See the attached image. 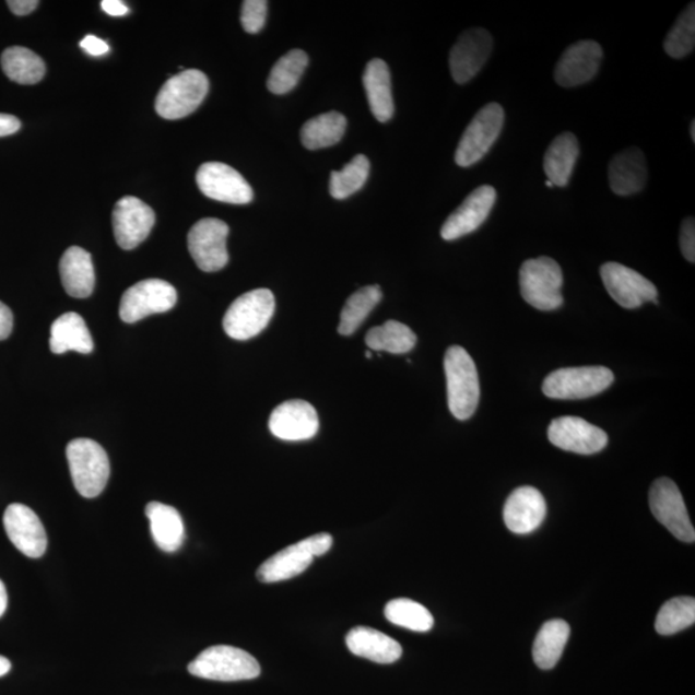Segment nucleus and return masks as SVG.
<instances>
[{"label":"nucleus","mask_w":695,"mask_h":695,"mask_svg":"<svg viewBox=\"0 0 695 695\" xmlns=\"http://www.w3.org/2000/svg\"><path fill=\"white\" fill-rule=\"evenodd\" d=\"M600 276L608 294L626 309H635L644 303H657L658 290L653 282L621 263L610 262L600 268Z\"/></svg>","instance_id":"obj_13"},{"label":"nucleus","mask_w":695,"mask_h":695,"mask_svg":"<svg viewBox=\"0 0 695 695\" xmlns=\"http://www.w3.org/2000/svg\"><path fill=\"white\" fill-rule=\"evenodd\" d=\"M209 92V79L200 70H185L173 76L158 92L156 113L166 120L184 119L197 111Z\"/></svg>","instance_id":"obj_6"},{"label":"nucleus","mask_w":695,"mask_h":695,"mask_svg":"<svg viewBox=\"0 0 695 695\" xmlns=\"http://www.w3.org/2000/svg\"><path fill=\"white\" fill-rule=\"evenodd\" d=\"M101 7H103V10L113 17L126 16V14L129 13L128 7L120 2V0H104V2L101 3Z\"/></svg>","instance_id":"obj_46"},{"label":"nucleus","mask_w":695,"mask_h":695,"mask_svg":"<svg viewBox=\"0 0 695 695\" xmlns=\"http://www.w3.org/2000/svg\"><path fill=\"white\" fill-rule=\"evenodd\" d=\"M519 284L521 296L533 308L554 310L562 307L563 272L554 259L526 260L520 268Z\"/></svg>","instance_id":"obj_4"},{"label":"nucleus","mask_w":695,"mask_h":695,"mask_svg":"<svg viewBox=\"0 0 695 695\" xmlns=\"http://www.w3.org/2000/svg\"><path fill=\"white\" fill-rule=\"evenodd\" d=\"M505 113L502 105L492 103L481 108L463 132L455 162L461 168H469L481 162L503 132Z\"/></svg>","instance_id":"obj_9"},{"label":"nucleus","mask_w":695,"mask_h":695,"mask_svg":"<svg viewBox=\"0 0 695 695\" xmlns=\"http://www.w3.org/2000/svg\"><path fill=\"white\" fill-rule=\"evenodd\" d=\"M7 604H9V596H7L5 586L2 579H0V617H2L7 611Z\"/></svg>","instance_id":"obj_47"},{"label":"nucleus","mask_w":695,"mask_h":695,"mask_svg":"<svg viewBox=\"0 0 695 695\" xmlns=\"http://www.w3.org/2000/svg\"><path fill=\"white\" fill-rule=\"evenodd\" d=\"M346 647L354 656L376 663H393L402 657L401 644L372 627L358 626L346 635Z\"/></svg>","instance_id":"obj_24"},{"label":"nucleus","mask_w":695,"mask_h":695,"mask_svg":"<svg viewBox=\"0 0 695 695\" xmlns=\"http://www.w3.org/2000/svg\"><path fill=\"white\" fill-rule=\"evenodd\" d=\"M494 48L492 35L482 27L469 28L460 35L450 52V70L453 81L466 84L486 64Z\"/></svg>","instance_id":"obj_15"},{"label":"nucleus","mask_w":695,"mask_h":695,"mask_svg":"<svg viewBox=\"0 0 695 695\" xmlns=\"http://www.w3.org/2000/svg\"><path fill=\"white\" fill-rule=\"evenodd\" d=\"M387 620L390 624L411 629L416 633H428L433 628L432 613L411 599H394L386 606Z\"/></svg>","instance_id":"obj_36"},{"label":"nucleus","mask_w":695,"mask_h":695,"mask_svg":"<svg viewBox=\"0 0 695 695\" xmlns=\"http://www.w3.org/2000/svg\"><path fill=\"white\" fill-rule=\"evenodd\" d=\"M268 3L264 0H246L243 3L242 24L249 34H258L264 27Z\"/></svg>","instance_id":"obj_40"},{"label":"nucleus","mask_w":695,"mask_h":695,"mask_svg":"<svg viewBox=\"0 0 695 695\" xmlns=\"http://www.w3.org/2000/svg\"><path fill=\"white\" fill-rule=\"evenodd\" d=\"M547 436L561 450L579 455L598 453L608 445V436L603 429L577 416L554 419L549 426Z\"/></svg>","instance_id":"obj_16"},{"label":"nucleus","mask_w":695,"mask_h":695,"mask_svg":"<svg viewBox=\"0 0 695 695\" xmlns=\"http://www.w3.org/2000/svg\"><path fill=\"white\" fill-rule=\"evenodd\" d=\"M274 307L276 303L271 290H252L231 304L223 318V329L235 340L255 338L270 323Z\"/></svg>","instance_id":"obj_5"},{"label":"nucleus","mask_w":695,"mask_h":695,"mask_svg":"<svg viewBox=\"0 0 695 695\" xmlns=\"http://www.w3.org/2000/svg\"><path fill=\"white\" fill-rule=\"evenodd\" d=\"M614 375L604 366L559 368L546 376L542 392L553 400H585L612 386Z\"/></svg>","instance_id":"obj_7"},{"label":"nucleus","mask_w":695,"mask_h":695,"mask_svg":"<svg viewBox=\"0 0 695 695\" xmlns=\"http://www.w3.org/2000/svg\"><path fill=\"white\" fill-rule=\"evenodd\" d=\"M13 330L12 310L0 302V340H4L11 335Z\"/></svg>","instance_id":"obj_44"},{"label":"nucleus","mask_w":695,"mask_h":695,"mask_svg":"<svg viewBox=\"0 0 695 695\" xmlns=\"http://www.w3.org/2000/svg\"><path fill=\"white\" fill-rule=\"evenodd\" d=\"M544 496L533 487H520L511 492L504 506V521L513 533H532L546 518Z\"/></svg>","instance_id":"obj_22"},{"label":"nucleus","mask_w":695,"mask_h":695,"mask_svg":"<svg viewBox=\"0 0 695 695\" xmlns=\"http://www.w3.org/2000/svg\"><path fill=\"white\" fill-rule=\"evenodd\" d=\"M695 622V600L691 597H679L669 600L661 608L656 620V632L669 636L683 632Z\"/></svg>","instance_id":"obj_38"},{"label":"nucleus","mask_w":695,"mask_h":695,"mask_svg":"<svg viewBox=\"0 0 695 695\" xmlns=\"http://www.w3.org/2000/svg\"><path fill=\"white\" fill-rule=\"evenodd\" d=\"M60 274L62 285L72 298L84 299L92 295L96 274L89 251L71 246L61 258Z\"/></svg>","instance_id":"obj_25"},{"label":"nucleus","mask_w":695,"mask_h":695,"mask_svg":"<svg viewBox=\"0 0 695 695\" xmlns=\"http://www.w3.org/2000/svg\"><path fill=\"white\" fill-rule=\"evenodd\" d=\"M346 130L343 114L331 111L316 116L303 126L301 139L304 148L320 150L334 146L342 141Z\"/></svg>","instance_id":"obj_31"},{"label":"nucleus","mask_w":695,"mask_h":695,"mask_svg":"<svg viewBox=\"0 0 695 695\" xmlns=\"http://www.w3.org/2000/svg\"><path fill=\"white\" fill-rule=\"evenodd\" d=\"M177 303V290L169 282L151 279L137 282L121 296L122 321L136 323L151 315L168 313Z\"/></svg>","instance_id":"obj_10"},{"label":"nucleus","mask_w":695,"mask_h":695,"mask_svg":"<svg viewBox=\"0 0 695 695\" xmlns=\"http://www.w3.org/2000/svg\"><path fill=\"white\" fill-rule=\"evenodd\" d=\"M416 335L409 326L387 321L367 332L365 342L372 351L393 354L409 353L416 345Z\"/></svg>","instance_id":"obj_33"},{"label":"nucleus","mask_w":695,"mask_h":695,"mask_svg":"<svg viewBox=\"0 0 695 695\" xmlns=\"http://www.w3.org/2000/svg\"><path fill=\"white\" fill-rule=\"evenodd\" d=\"M4 530L14 547L28 557H40L47 550V533L38 516L26 505L11 504L3 517Z\"/></svg>","instance_id":"obj_19"},{"label":"nucleus","mask_w":695,"mask_h":695,"mask_svg":"<svg viewBox=\"0 0 695 695\" xmlns=\"http://www.w3.org/2000/svg\"><path fill=\"white\" fill-rule=\"evenodd\" d=\"M448 408L458 420L474 415L481 398L480 376L470 354L462 346L452 345L445 354Z\"/></svg>","instance_id":"obj_1"},{"label":"nucleus","mask_w":695,"mask_h":695,"mask_svg":"<svg viewBox=\"0 0 695 695\" xmlns=\"http://www.w3.org/2000/svg\"><path fill=\"white\" fill-rule=\"evenodd\" d=\"M7 5L16 16H26L38 9V0H9Z\"/></svg>","instance_id":"obj_43"},{"label":"nucleus","mask_w":695,"mask_h":695,"mask_svg":"<svg viewBox=\"0 0 695 695\" xmlns=\"http://www.w3.org/2000/svg\"><path fill=\"white\" fill-rule=\"evenodd\" d=\"M197 182L207 198L227 204H249L255 198L251 186L227 164H202L197 174Z\"/></svg>","instance_id":"obj_14"},{"label":"nucleus","mask_w":695,"mask_h":695,"mask_svg":"<svg viewBox=\"0 0 695 695\" xmlns=\"http://www.w3.org/2000/svg\"><path fill=\"white\" fill-rule=\"evenodd\" d=\"M226 223L215 219L201 220L188 232V250L201 271L219 272L228 263Z\"/></svg>","instance_id":"obj_12"},{"label":"nucleus","mask_w":695,"mask_h":695,"mask_svg":"<svg viewBox=\"0 0 695 695\" xmlns=\"http://www.w3.org/2000/svg\"><path fill=\"white\" fill-rule=\"evenodd\" d=\"M81 47L86 54L96 57L110 52V47H108L107 43L94 35H86L81 42Z\"/></svg>","instance_id":"obj_42"},{"label":"nucleus","mask_w":695,"mask_h":695,"mask_svg":"<svg viewBox=\"0 0 695 695\" xmlns=\"http://www.w3.org/2000/svg\"><path fill=\"white\" fill-rule=\"evenodd\" d=\"M2 69L10 81L33 85L46 75V63L33 50L25 47L7 48L2 55Z\"/></svg>","instance_id":"obj_32"},{"label":"nucleus","mask_w":695,"mask_h":695,"mask_svg":"<svg viewBox=\"0 0 695 695\" xmlns=\"http://www.w3.org/2000/svg\"><path fill=\"white\" fill-rule=\"evenodd\" d=\"M50 351L63 354L75 351L90 354L93 351V339L81 315L69 313L58 317L50 328Z\"/></svg>","instance_id":"obj_28"},{"label":"nucleus","mask_w":695,"mask_h":695,"mask_svg":"<svg viewBox=\"0 0 695 695\" xmlns=\"http://www.w3.org/2000/svg\"><path fill=\"white\" fill-rule=\"evenodd\" d=\"M497 192L492 186L478 187L462 204L448 216L440 229V236L446 242L473 234L487 221L492 209L496 204Z\"/></svg>","instance_id":"obj_18"},{"label":"nucleus","mask_w":695,"mask_h":695,"mask_svg":"<svg viewBox=\"0 0 695 695\" xmlns=\"http://www.w3.org/2000/svg\"><path fill=\"white\" fill-rule=\"evenodd\" d=\"M191 675L214 682H243L260 675V664L255 657L240 648L214 646L201 651L188 664Z\"/></svg>","instance_id":"obj_2"},{"label":"nucleus","mask_w":695,"mask_h":695,"mask_svg":"<svg viewBox=\"0 0 695 695\" xmlns=\"http://www.w3.org/2000/svg\"><path fill=\"white\" fill-rule=\"evenodd\" d=\"M146 516L157 547L165 553H176L185 541V525L178 510L154 502L146 506Z\"/></svg>","instance_id":"obj_27"},{"label":"nucleus","mask_w":695,"mask_h":695,"mask_svg":"<svg viewBox=\"0 0 695 695\" xmlns=\"http://www.w3.org/2000/svg\"><path fill=\"white\" fill-rule=\"evenodd\" d=\"M309 58L302 49L290 50L274 63L267 86L274 94H286L298 85L308 67Z\"/></svg>","instance_id":"obj_35"},{"label":"nucleus","mask_w":695,"mask_h":695,"mask_svg":"<svg viewBox=\"0 0 695 695\" xmlns=\"http://www.w3.org/2000/svg\"><path fill=\"white\" fill-rule=\"evenodd\" d=\"M651 513L680 541L692 544L695 531L682 492L669 478L657 480L649 492Z\"/></svg>","instance_id":"obj_11"},{"label":"nucleus","mask_w":695,"mask_h":695,"mask_svg":"<svg viewBox=\"0 0 695 695\" xmlns=\"http://www.w3.org/2000/svg\"><path fill=\"white\" fill-rule=\"evenodd\" d=\"M608 178L612 191L619 197L641 192L648 180V166L643 151L636 148L621 151L612 158Z\"/></svg>","instance_id":"obj_23"},{"label":"nucleus","mask_w":695,"mask_h":695,"mask_svg":"<svg viewBox=\"0 0 695 695\" xmlns=\"http://www.w3.org/2000/svg\"><path fill=\"white\" fill-rule=\"evenodd\" d=\"M570 627L566 621L553 620L541 627L533 643V661L541 670H552L566 648Z\"/></svg>","instance_id":"obj_30"},{"label":"nucleus","mask_w":695,"mask_h":695,"mask_svg":"<svg viewBox=\"0 0 695 695\" xmlns=\"http://www.w3.org/2000/svg\"><path fill=\"white\" fill-rule=\"evenodd\" d=\"M370 176V162L365 155L354 156L342 170L331 172L330 193L337 200L352 197L365 186Z\"/></svg>","instance_id":"obj_37"},{"label":"nucleus","mask_w":695,"mask_h":695,"mask_svg":"<svg viewBox=\"0 0 695 695\" xmlns=\"http://www.w3.org/2000/svg\"><path fill=\"white\" fill-rule=\"evenodd\" d=\"M366 358H373V353L372 352H366Z\"/></svg>","instance_id":"obj_50"},{"label":"nucleus","mask_w":695,"mask_h":695,"mask_svg":"<svg viewBox=\"0 0 695 695\" xmlns=\"http://www.w3.org/2000/svg\"><path fill=\"white\" fill-rule=\"evenodd\" d=\"M21 122L16 116L9 114H0V137L17 133Z\"/></svg>","instance_id":"obj_45"},{"label":"nucleus","mask_w":695,"mask_h":695,"mask_svg":"<svg viewBox=\"0 0 695 695\" xmlns=\"http://www.w3.org/2000/svg\"><path fill=\"white\" fill-rule=\"evenodd\" d=\"M331 546L332 538L329 533L314 534L296 542L281 550L260 566L257 572L259 581L273 584L299 576L310 566L316 556L328 553Z\"/></svg>","instance_id":"obj_8"},{"label":"nucleus","mask_w":695,"mask_h":695,"mask_svg":"<svg viewBox=\"0 0 695 695\" xmlns=\"http://www.w3.org/2000/svg\"><path fill=\"white\" fill-rule=\"evenodd\" d=\"M72 483L86 498L103 494L110 478V461L104 447L86 438L71 440L67 447Z\"/></svg>","instance_id":"obj_3"},{"label":"nucleus","mask_w":695,"mask_h":695,"mask_svg":"<svg viewBox=\"0 0 695 695\" xmlns=\"http://www.w3.org/2000/svg\"><path fill=\"white\" fill-rule=\"evenodd\" d=\"M268 425L274 437L290 441L314 438L320 428L314 405L302 400L286 401L278 405Z\"/></svg>","instance_id":"obj_21"},{"label":"nucleus","mask_w":695,"mask_h":695,"mask_svg":"<svg viewBox=\"0 0 695 695\" xmlns=\"http://www.w3.org/2000/svg\"><path fill=\"white\" fill-rule=\"evenodd\" d=\"M603 60V49L593 40H581L566 49L555 67V82L574 89L592 81Z\"/></svg>","instance_id":"obj_20"},{"label":"nucleus","mask_w":695,"mask_h":695,"mask_svg":"<svg viewBox=\"0 0 695 695\" xmlns=\"http://www.w3.org/2000/svg\"><path fill=\"white\" fill-rule=\"evenodd\" d=\"M155 224V213L140 199L126 197L116 202L113 227L116 243L121 249L132 250L150 235Z\"/></svg>","instance_id":"obj_17"},{"label":"nucleus","mask_w":695,"mask_h":695,"mask_svg":"<svg viewBox=\"0 0 695 695\" xmlns=\"http://www.w3.org/2000/svg\"><path fill=\"white\" fill-rule=\"evenodd\" d=\"M364 86L375 119L380 122L392 119L394 114L392 79H390L388 64L380 58H374L367 63Z\"/></svg>","instance_id":"obj_26"},{"label":"nucleus","mask_w":695,"mask_h":695,"mask_svg":"<svg viewBox=\"0 0 695 695\" xmlns=\"http://www.w3.org/2000/svg\"><path fill=\"white\" fill-rule=\"evenodd\" d=\"M546 186H547V187H554V185H553L552 182H550V180H549V179L546 180Z\"/></svg>","instance_id":"obj_51"},{"label":"nucleus","mask_w":695,"mask_h":695,"mask_svg":"<svg viewBox=\"0 0 695 695\" xmlns=\"http://www.w3.org/2000/svg\"><path fill=\"white\" fill-rule=\"evenodd\" d=\"M680 248L687 262H695V222L693 216L686 219L680 228Z\"/></svg>","instance_id":"obj_41"},{"label":"nucleus","mask_w":695,"mask_h":695,"mask_svg":"<svg viewBox=\"0 0 695 695\" xmlns=\"http://www.w3.org/2000/svg\"><path fill=\"white\" fill-rule=\"evenodd\" d=\"M695 46V4L691 3L680 14L676 23L673 24L668 36H665L663 47L665 54L672 58H684L691 55Z\"/></svg>","instance_id":"obj_39"},{"label":"nucleus","mask_w":695,"mask_h":695,"mask_svg":"<svg viewBox=\"0 0 695 695\" xmlns=\"http://www.w3.org/2000/svg\"><path fill=\"white\" fill-rule=\"evenodd\" d=\"M381 298L382 294L378 285L362 287L351 295L340 315L339 334L344 337L354 334Z\"/></svg>","instance_id":"obj_34"},{"label":"nucleus","mask_w":695,"mask_h":695,"mask_svg":"<svg viewBox=\"0 0 695 695\" xmlns=\"http://www.w3.org/2000/svg\"><path fill=\"white\" fill-rule=\"evenodd\" d=\"M12 664L5 657L0 656V678L7 675L11 671Z\"/></svg>","instance_id":"obj_48"},{"label":"nucleus","mask_w":695,"mask_h":695,"mask_svg":"<svg viewBox=\"0 0 695 695\" xmlns=\"http://www.w3.org/2000/svg\"><path fill=\"white\" fill-rule=\"evenodd\" d=\"M691 134L693 142H695V120H693L691 125Z\"/></svg>","instance_id":"obj_49"},{"label":"nucleus","mask_w":695,"mask_h":695,"mask_svg":"<svg viewBox=\"0 0 695 695\" xmlns=\"http://www.w3.org/2000/svg\"><path fill=\"white\" fill-rule=\"evenodd\" d=\"M579 146L574 133H562L550 144L544 157V170L554 186L566 187L575 170Z\"/></svg>","instance_id":"obj_29"}]
</instances>
